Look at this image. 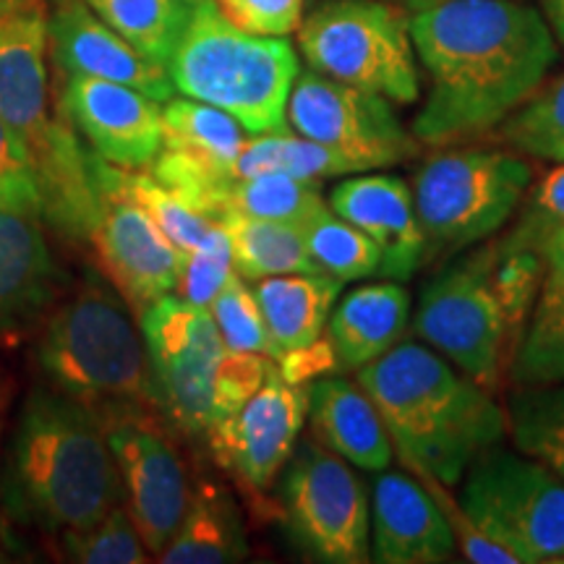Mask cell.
<instances>
[{"label": "cell", "mask_w": 564, "mask_h": 564, "mask_svg": "<svg viewBox=\"0 0 564 564\" xmlns=\"http://www.w3.org/2000/svg\"><path fill=\"white\" fill-rule=\"evenodd\" d=\"M209 314L228 350L259 352V356H270L278 361V348H274L270 329L264 324L257 295L246 285L241 274H232L228 285L217 293V299L209 303Z\"/></svg>", "instance_id": "38"}, {"label": "cell", "mask_w": 564, "mask_h": 564, "mask_svg": "<svg viewBox=\"0 0 564 564\" xmlns=\"http://www.w3.org/2000/svg\"><path fill=\"white\" fill-rule=\"evenodd\" d=\"M129 303L97 274L47 314L37 366L53 390L105 419L126 411H162L144 335Z\"/></svg>", "instance_id": "4"}, {"label": "cell", "mask_w": 564, "mask_h": 564, "mask_svg": "<svg viewBox=\"0 0 564 564\" xmlns=\"http://www.w3.org/2000/svg\"><path fill=\"white\" fill-rule=\"evenodd\" d=\"M502 137L531 158L564 162V74L541 84L502 123Z\"/></svg>", "instance_id": "35"}, {"label": "cell", "mask_w": 564, "mask_h": 564, "mask_svg": "<svg viewBox=\"0 0 564 564\" xmlns=\"http://www.w3.org/2000/svg\"><path fill=\"white\" fill-rule=\"evenodd\" d=\"M544 17L552 26L554 37L564 45V0H544Z\"/></svg>", "instance_id": "45"}, {"label": "cell", "mask_w": 564, "mask_h": 564, "mask_svg": "<svg viewBox=\"0 0 564 564\" xmlns=\"http://www.w3.org/2000/svg\"><path fill=\"white\" fill-rule=\"evenodd\" d=\"M329 209L379 246V278L405 282L426 259L429 246L413 192L398 175L371 173L337 183L329 194Z\"/></svg>", "instance_id": "18"}, {"label": "cell", "mask_w": 564, "mask_h": 564, "mask_svg": "<svg viewBox=\"0 0 564 564\" xmlns=\"http://www.w3.org/2000/svg\"><path fill=\"white\" fill-rule=\"evenodd\" d=\"M246 131L230 112L215 105L171 97L162 105V150L178 152L212 173L230 175L246 144Z\"/></svg>", "instance_id": "26"}, {"label": "cell", "mask_w": 564, "mask_h": 564, "mask_svg": "<svg viewBox=\"0 0 564 564\" xmlns=\"http://www.w3.org/2000/svg\"><path fill=\"white\" fill-rule=\"evenodd\" d=\"M225 209L241 212V215L257 217V220L291 223L303 228L324 209H329V204L322 199L316 181L293 178V175L282 173H262L246 175V178H232L230 175L220 192L217 217Z\"/></svg>", "instance_id": "28"}, {"label": "cell", "mask_w": 564, "mask_h": 564, "mask_svg": "<svg viewBox=\"0 0 564 564\" xmlns=\"http://www.w3.org/2000/svg\"><path fill=\"white\" fill-rule=\"evenodd\" d=\"M45 9V0H0V19L13 17V13Z\"/></svg>", "instance_id": "46"}, {"label": "cell", "mask_w": 564, "mask_h": 564, "mask_svg": "<svg viewBox=\"0 0 564 564\" xmlns=\"http://www.w3.org/2000/svg\"><path fill=\"white\" fill-rule=\"evenodd\" d=\"M47 40L55 66L66 76L126 84L162 105L175 95L167 68L141 55L129 40L105 24L87 0H53Z\"/></svg>", "instance_id": "17"}, {"label": "cell", "mask_w": 564, "mask_h": 564, "mask_svg": "<svg viewBox=\"0 0 564 564\" xmlns=\"http://www.w3.org/2000/svg\"><path fill=\"white\" fill-rule=\"evenodd\" d=\"M58 539L63 560L79 564H144L150 549L133 523L129 507L116 505L105 518L79 531H66Z\"/></svg>", "instance_id": "34"}, {"label": "cell", "mask_w": 564, "mask_h": 564, "mask_svg": "<svg viewBox=\"0 0 564 564\" xmlns=\"http://www.w3.org/2000/svg\"><path fill=\"white\" fill-rule=\"evenodd\" d=\"M61 110L89 150L123 171H147L162 150V102L126 84L66 76Z\"/></svg>", "instance_id": "16"}, {"label": "cell", "mask_w": 564, "mask_h": 564, "mask_svg": "<svg viewBox=\"0 0 564 564\" xmlns=\"http://www.w3.org/2000/svg\"><path fill=\"white\" fill-rule=\"evenodd\" d=\"M215 6L232 26L259 37H288L303 21V0H215Z\"/></svg>", "instance_id": "43"}, {"label": "cell", "mask_w": 564, "mask_h": 564, "mask_svg": "<svg viewBox=\"0 0 564 564\" xmlns=\"http://www.w3.org/2000/svg\"><path fill=\"white\" fill-rule=\"evenodd\" d=\"M278 364L270 356H259V352H238L228 350L223 358L220 371L215 379V398H212V426L236 413L246 400L257 392V387L264 382L272 366ZM209 426V429H212Z\"/></svg>", "instance_id": "41"}, {"label": "cell", "mask_w": 564, "mask_h": 564, "mask_svg": "<svg viewBox=\"0 0 564 564\" xmlns=\"http://www.w3.org/2000/svg\"><path fill=\"white\" fill-rule=\"evenodd\" d=\"M429 97L413 121L421 144L447 147L502 126L556 61L549 21L514 0H444L411 17Z\"/></svg>", "instance_id": "1"}, {"label": "cell", "mask_w": 564, "mask_h": 564, "mask_svg": "<svg viewBox=\"0 0 564 564\" xmlns=\"http://www.w3.org/2000/svg\"><path fill=\"white\" fill-rule=\"evenodd\" d=\"M419 478L426 484V489L434 494L436 505L442 507V512L447 514L449 528H453L455 533L457 549H460L465 560L474 564H520L518 556H514L510 549L499 544L497 539H491V535L486 533L468 512H465L460 499L449 497V489H453V486H444L426 476H419Z\"/></svg>", "instance_id": "42"}, {"label": "cell", "mask_w": 564, "mask_h": 564, "mask_svg": "<svg viewBox=\"0 0 564 564\" xmlns=\"http://www.w3.org/2000/svg\"><path fill=\"white\" fill-rule=\"evenodd\" d=\"M533 167L518 154L468 147L434 154L415 175V209L429 253H455L502 230L520 209Z\"/></svg>", "instance_id": "8"}, {"label": "cell", "mask_w": 564, "mask_h": 564, "mask_svg": "<svg viewBox=\"0 0 564 564\" xmlns=\"http://www.w3.org/2000/svg\"><path fill=\"white\" fill-rule=\"evenodd\" d=\"M280 502L295 544L327 564L371 562V499L350 463L303 442L280 484Z\"/></svg>", "instance_id": "10"}, {"label": "cell", "mask_w": 564, "mask_h": 564, "mask_svg": "<svg viewBox=\"0 0 564 564\" xmlns=\"http://www.w3.org/2000/svg\"><path fill=\"white\" fill-rule=\"evenodd\" d=\"M249 556L243 520L220 484L199 478L178 531L162 552V564H232Z\"/></svg>", "instance_id": "25"}, {"label": "cell", "mask_w": 564, "mask_h": 564, "mask_svg": "<svg viewBox=\"0 0 564 564\" xmlns=\"http://www.w3.org/2000/svg\"><path fill=\"white\" fill-rule=\"evenodd\" d=\"M47 45L45 9L0 19V118L32 158L55 123L47 108Z\"/></svg>", "instance_id": "20"}, {"label": "cell", "mask_w": 564, "mask_h": 564, "mask_svg": "<svg viewBox=\"0 0 564 564\" xmlns=\"http://www.w3.org/2000/svg\"><path fill=\"white\" fill-rule=\"evenodd\" d=\"M460 505L518 562L564 560V481L544 463L494 444L470 463Z\"/></svg>", "instance_id": "9"}, {"label": "cell", "mask_w": 564, "mask_h": 564, "mask_svg": "<svg viewBox=\"0 0 564 564\" xmlns=\"http://www.w3.org/2000/svg\"><path fill=\"white\" fill-rule=\"evenodd\" d=\"M512 373L518 384L564 382V288H541Z\"/></svg>", "instance_id": "33"}, {"label": "cell", "mask_w": 564, "mask_h": 564, "mask_svg": "<svg viewBox=\"0 0 564 564\" xmlns=\"http://www.w3.org/2000/svg\"><path fill=\"white\" fill-rule=\"evenodd\" d=\"M87 3L105 24L162 68L171 61L194 9L186 0H87Z\"/></svg>", "instance_id": "29"}, {"label": "cell", "mask_w": 564, "mask_h": 564, "mask_svg": "<svg viewBox=\"0 0 564 564\" xmlns=\"http://www.w3.org/2000/svg\"><path fill=\"white\" fill-rule=\"evenodd\" d=\"M251 291L282 361L322 340L343 282L327 272H291L257 280Z\"/></svg>", "instance_id": "24"}, {"label": "cell", "mask_w": 564, "mask_h": 564, "mask_svg": "<svg viewBox=\"0 0 564 564\" xmlns=\"http://www.w3.org/2000/svg\"><path fill=\"white\" fill-rule=\"evenodd\" d=\"M116 178L133 202H139L141 207L150 212L152 220L160 225L162 232H165L183 253L194 251L217 225L215 220H209V217L194 212L186 202H181L178 196H175L171 188L162 186L154 175L116 167Z\"/></svg>", "instance_id": "36"}, {"label": "cell", "mask_w": 564, "mask_h": 564, "mask_svg": "<svg viewBox=\"0 0 564 564\" xmlns=\"http://www.w3.org/2000/svg\"><path fill=\"white\" fill-rule=\"evenodd\" d=\"M186 3H192V6H196V3H199V0H186Z\"/></svg>", "instance_id": "49"}, {"label": "cell", "mask_w": 564, "mask_h": 564, "mask_svg": "<svg viewBox=\"0 0 564 564\" xmlns=\"http://www.w3.org/2000/svg\"><path fill=\"white\" fill-rule=\"evenodd\" d=\"M541 262H544V280L541 288H564V228L549 238L541 249Z\"/></svg>", "instance_id": "44"}, {"label": "cell", "mask_w": 564, "mask_h": 564, "mask_svg": "<svg viewBox=\"0 0 564 564\" xmlns=\"http://www.w3.org/2000/svg\"><path fill=\"white\" fill-rule=\"evenodd\" d=\"M358 384L377 405L405 468L444 486L460 484L470 463L507 432V413L489 387L429 345H392L358 369Z\"/></svg>", "instance_id": "2"}, {"label": "cell", "mask_w": 564, "mask_h": 564, "mask_svg": "<svg viewBox=\"0 0 564 564\" xmlns=\"http://www.w3.org/2000/svg\"><path fill=\"white\" fill-rule=\"evenodd\" d=\"M175 91L230 112L249 133L288 131V100L301 74L285 37H259L199 0L167 61Z\"/></svg>", "instance_id": "5"}, {"label": "cell", "mask_w": 564, "mask_h": 564, "mask_svg": "<svg viewBox=\"0 0 564 564\" xmlns=\"http://www.w3.org/2000/svg\"><path fill=\"white\" fill-rule=\"evenodd\" d=\"M139 327L150 352L162 413L178 434L192 440L207 436L215 379L228 356V345L209 308L167 293L139 316Z\"/></svg>", "instance_id": "12"}, {"label": "cell", "mask_w": 564, "mask_h": 564, "mask_svg": "<svg viewBox=\"0 0 564 564\" xmlns=\"http://www.w3.org/2000/svg\"><path fill=\"white\" fill-rule=\"evenodd\" d=\"M6 502L47 535L79 531L121 505V476L100 419L53 387L34 390L11 442Z\"/></svg>", "instance_id": "3"}, {"label": "cell", "mask_w": 564, "mask_h": 564, "mask_svg": "<svg viewBox=\"0 0 564 564\" xmlns=\"http://www.w3.org/2000/svg\"><path fill=\"white\" fill-rule=\"evenodd\" d=\"M262 173H282L303 181H322L333 175H358L343 158L329 152L327 147L316 144L306 137H293L291 129L259 133V137L246 139L241 154L232 162V178H246V175Z\"/></svg>", "instance_id": "31"}, {"label": "cell", "mask_w": 564, "mask_h": 564, "mask_svg": "<svg viewBox=\"0 0 564 564\" xmlns=\"http://www.w3.org/2000/svg\"><path fill=\"white\" fill-rule=\"evenodd\" d=\"M306 415L308 392L274 364L257 392L236 413L215 423L204 440L217 465L246 491L262 494L291 460Z\"/></svg>", "instance_id": "15"}, {"label": "cell", "mask_w": 564, "mask_h": 564, "mask_svg": "<svg viewBox=\"0 0 564 564\" xmlns=\"http://www.w3.org/2000/svg\"><path fill=\"white\" fill-rule=\"evenodd\" d=\"M0 202L13 212L42 220V194L32 152L0 118Z\"/></svg>", "instance_id": "40"}, {"label": "cell", "mask_w": 564, "mask_h": 564, "mask_svg": "<svg viewBox=\"0 0 564 564\" xmlns=\"http://www.w3.org/2000/svg\"><path fill=\"white\" fill-rule=\"evenodd\" d=\"M6 209H9V207H6V204H3V202H0V215H3V212H6Z\"/></svg>", "instance_id": "48"}, {"label": "cell", "mask_w": 564, "mask_h": 564, "mask_svg": "<svg viewBox=\"0 0 564 564\" xmlns=\"http://www.w3.org/2000/svg\"><path fill=\"white\" fill-rule=\"evenodd\" d=\"M457 552L447 514L426 484L405 474H379L371 489V562L440 564Z\"/></svg>", "instance_id": "19"}, {"label": "cell", "mask_w": 564, "mask_h": 564, "mask_svg": "<svg viewBox=\"0 0 564 564\" xmlns=\"http://www.w3.org/2000/svg\"><path fill=\"white\" fill-rule=\"evenodd\" d=\"M95 188V217L87 243L95 251L105 280L141 316L162 295L175 293L183 251L162 232L152 215L123 192L116 165L87 150Z\"/></svg>", "instance_id": "11"}, {"label": "cell", "mask_w": 564, "mask_h": 564, "mask_svg": "<svg viewBox=\"0 0 564 564\" xmlns=\"http://www.w3.org/2000/svg\"><path fill=\"white\" fill-rule=\"evenodd\" d=\"M0 560H3V554H0Z\"/></svg>", "instance_id": "50"}, {"label": "cell", "mask_w": 564, "mask_h": 564, "mask_svg": "<svg viewBox=\"0 0 564 564\" xmlns=\"http://www.w3.org/2000/svg\"><path fill=\"white\" fill-rule=\"evenodd\" d=\"M507 426L520 453L564 481V382L520 384L510 398Z\"/></svg>", "instance_id": "30"}, {"label": "cell", "mask_w": 564, "mask_h": 564, "mask_svg": "<svg viewBox=\"0 0 564 564\" xmlns=\"http://www.w3.org/2000/svg\"><path fill=\"white\" fill-rule=\"evenodd\" d=\"M398 3L403 6V9H408V11L419 13V11L432 9V6H440V3H444V0H398Z\"/></svg>", "instance_id": "47"}, {"label": "cell", "mask_w": 564, "mask_h": 564, "mask_svg": "<svg viewBox=\"0 0 564 564\" xmlns=\"http://www.w3.org/2000/svg\"><path fill=\"white\" fill-rule=\"evenodd\" d=\"M308 68L398 105L421 97L411 17L382 0H327L299 26Z\"/></svg>", "instance_id": "7"}, {"label": "cell", "mask_w": 564, "mask_h": 564, "mask_svg": "<svg viewBox=\"0 0 564 564\" xmlns=\"http://www.w3.org/2000/svg\"><path fill=\"white\" fill-rule=\"evenodd\" d=\"M303 238H306L312 262L340 282L379 274V264H382L379 246L333 209H324L312 223L303 225Z\"/></svg>", "instance_id": "32"}, {"label": "cell", "mask_w": 564, "mask_h": 564, "mask_svg": "<svg viewBox=\"0 0 564 564\" xmlns=\"http://www.w3.org/2000/svg\"><path fill=\"white\" fill-rule=\"evenodd\" d=\"M162 411H126L102 421L123 486V505L150 554H160L192 505V476Z\"/></svg>", "instance_id": "14"}, {"label": "cell", "mask_w": 564, "mask_h": 564, "mask_svg": "<svg viewBox=\"0 0 564 564\" xmlns=\"http://www.w3.org/2000/svg\"><path fill=\"white\" fill-rule=\"evenodd\" d=\"M523 306L499 274V246H486L447 264L423 285L413 329L478 384L494 387L507 337Z\"/></svg>", "instance_id": "6"}, {"label": "cell", "mask_w": 564, "mask_h": 564, "mask_svg": "<svg viewBox=\"0 0 564 564\" xmlns=\"http://www.w3.org/2000/svg\"><path fill=\"white\" fill-rule=\"evenodd\" d=\"M217 223L230 241L232 267L246 282L291 272H322L308 257L301 225L257 220L230 209H225Z\"/></svg>", "instance_id": "27"}, {"label": "cell", "mask_w": 564, "mask_h": 564, "mask_svg": "<svg viewBox=\"0 0 564 564\" xmlns=\"http://www.w3.org/2000/svg\"><path fill=\"white\" fill-rule=\"evenodd\" d=\"M61 270L37 217L0 215V327L37 319L58 295Z\"/></svg>", "instance_id": "22"}, {"label": "cell", "mask_w": 564, "mask_h": 564, "mask_svg": "<svg viewBox=\"0 0 564 564\" xmlns=\"http://www.w3.org/2000/svg\"><path fill=\"white\" fill-rule=\"evenodd\" d=\"M411 319V295L400 282H373L345 295L329 314L327 345L335 364L358 371L382 358Z\"/></svg>", "instance_id": "23"}, {"label": "cell", "mask_w": 564, "mask_h": 564, "mask_svg": "<svg viewBox=\"0 0 564 564\" xmlns=\"http://www.w3.org/2000/svg\"><path fill=\"white\" fill-rule=\"evenodd\" d=\"M308 419L316 442L364 470H387L392 440L377 405L358 382L343 377L316 379L308 387Z\"/></svg>", "instance_id": "21"}, {"label": "cell", "mask_w": 564, "mask_h": 564, "mask_svg": "<svg viewBox=\"0 0 564 564\" xmlns=\"http://www.w3.org/2000/svg\"><path fill=\"white\" fill-rule=\"evenodd\" d=\"M232 274H236V267H232L230 241L225 236L223 225L217 223L194 251L183 253L175 295L194 303V306L209 308V303L228 285Z\"/></svg>", "instance_id": "39"}, {"label": "cell", "mask_w": 564, "mask_h": 564, "mask_svg": "<svg viewBox=\"0 0 564 564\" xmlns=\"http://www.w3.org/2000/svg\"><path fill=\"white\" fill-rule=\"evenodd\" d=\"M564 228V162L528 186L514 228L499 243L502 253H541Z\"/></svg>", "instance_id": "37"}, {"label": "cell", "mask_w": 564, "mask_h": 564, "mask_svg": "<svg viewBox=\"0 0 564 564\" xmlns=\"http://www.w3.org/2000/svg\"><path fill=\"white\" fill-rule=\"evenodd\" d=\"M288 126L327 147L352 173L382 171L419 158L421 141L408 131L392 100L306 70L288 100Z\"/></svg>", "instance_id": "13"}]
</instances>
